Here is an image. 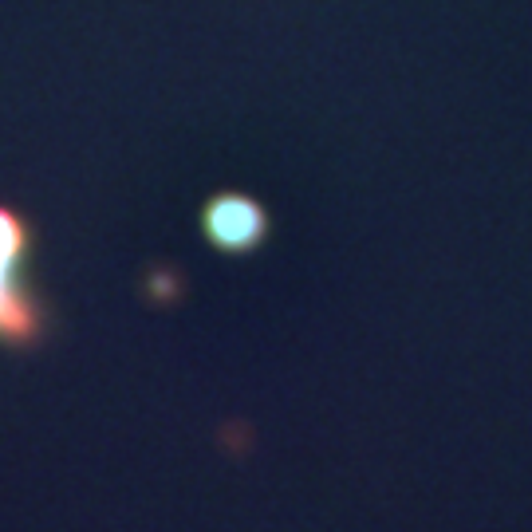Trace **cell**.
Masks as SVG:
<instances>
[{"instance_id":"cell-2","label":"cell","mask_w":532,"mask_h":532,"mask_svg":"<svg viewBox=\"0 0 532 532\" xmlns=\"http://www.w3.org/2000/svg\"><path fill=\"white\" fill-rule=\"evenodd\" d=\"M24 241H28V233H24L20 217L8 213V209H0V276H8L12 261H16L20 249H24Z\"/></svg>"},{"instance_id":"cell-1","label":"cell","mask_w":532,"mask_h":532,"mask_svg":"<svg viewBox=\"0 0 532 532\" xmlns=\"http://www.w3.org/2000/svg\"><path fill=\"white\" fill-rule=\"evenodd\" d=\"M201 229L221 253H253L268 237V213L245 194H217L201 209Z\"/></svg>"}]
</instances>
